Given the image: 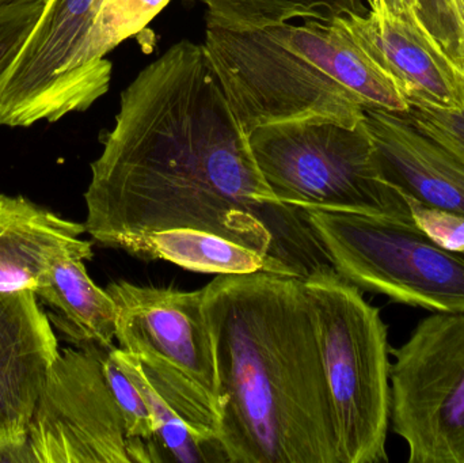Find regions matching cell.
<instances>
[{
	"label": "cell",
	"instance_id": "cell-1",
	"mask_svg": "<svg viewBox=\"0 0 464 463\" xmlns=\"http://www.w3.org/2000/svg\"><path fill=\"white\" fill-rule=\"evenodd\" d=\"M86 233L103 246L173 228L218 234L277 258L299 280L332 265L305 209L265 181L204 45L182 40L121 92L92 163Z\"/></svg>",
	"mask_w": 464,
	"mask_h": 463
},
{
	"label": "cell",
	"instance_id": "cell-2",
	"mask_svg": "<svg viewBox=\"0 0 464 463\" xmlns=\"http://www.w3.org/2000/svg\"><path fill=\"white\" fill-rule=\"evenodd\" d=\"M203 307L228 463H338L303 280L265 272L218 275L204 287Z\"/></svg>",
	"mask_w": 464,
	"mask_h": 463
},
{
	"label": "cell",
	"instance_id": "cell-3",
	"mask_svg": "<svg viewBox=\"0 0 464 463\" xmlns=\"http://www.w3.org/2000/svg\"><path fill=\"white\" fill-rule=\"evenodd\" d=\"M207 57L246 133L324 120L356 127L364 106L406 113L397 84L334 21L250 29L207 24Z\"/></svg>",
	"mask_w": 464,
	"mask_h": 463
},
{
	"label": "cell",
	"instance_id": "cell-4",
	"mask_svg": "<svg viewBox=\"0 0 464 463\" xmlns=\"http://www.w3.org/2000/svg\"><path fill=\"white\" fill-rule=\"evenodd\" d=\"M170 0H46L0 81V125L30 127L84 111L111 86L105 59Z\"/></svg>",
	"mask_w": 464,
	"mask_h": 463
},
{
	"label": "cell",
	"instance_id": "cell-5",
	"mask_svg": "<svg viewBox=\"0 0 464 463\" xmlns=\"http://www.w3.org/2000/svg\"><path fill=\"white\" fill-rule=\"evenodd\" d=\"M313 310L338 463H386L392 416L389 326L332 265L303 280Z\"/></svg>",
	"mask_w": 464,
	"mask_h": 463
},
{
	"label": "cell",
	"instance_id": "cell-6",
	"mask_svg": "<svg viewBox=\"0 0 464 463\" xmlns=\"http://www.w3.org/2000/svg\"><path fill=\"white\" fill-rule=\"evenodd\" d=\"M248 141L262 177L285 206L413 220L405 195L383 176L364 120L356 127L324 120L264 125Z\"/></svg>",
	"mask_w": 464,
	"mask_h": 463
},
{
	"label": "cell",
	"instance_id": "cell-7",
	"mask_svg": "<svg viewBox=\"0 0 464 463\" xmlns=\"http://www.w3.org/2000/svg\"><path fill=\"white\" fill-rule=\"evenodd\" d=\"M305 212L334 271L360 290L430 313L464 312V255L436 244L414 220Z\"/></svg>",
	"mask_w": 464,
	"mask_h": 463
},
{
	"label": "cell",
	"instance_id": "cell-8",
	"mask_svg": "<svg viewBox=\"0 0 464 463\" xmlns=\"http://www.w3.org/2000/svg\"><path fill=\"white\" fill-rule=\"evenodd\" d=\"M390 353V424L408 462L464 463V312L422 318Z\"/></svg>",
	"mask_w": 464,
	"mask_h": 463
},
{
	"label": "cell",
	"instance_id": "cell-9",
	"mask_svg": "<svg viewBox=\"0 0 464 463\" xmlns=\"http://www.w3.org/2000/svg\"><path fill=\"white\" fill-rule=\"evenodd\" d=\"M105 348H67L54 362L27 434L34 463H130V439L103 375Z\"/></svg>",
	"mask_w": 464,
	"mask_h": 463
},
{
	"label": "cell",
	"instance_id": "cell-10",
	"mask_svg": "<svg viewBox=\"0 0 464 463\" xmlns=\"http://www.w3.org/2000/svg\"><path fill=\"white\" fill-rule=\"evenodd\" d=\"M116 304L121 350L168 364L217 404L214 342L204 314V288L182 291L114 282L105 288Z\"/></svg>",
	"mask_w": 464,
	"mask_h": 463
},
{
	"label": "cell",
	"instance_id": "cell-11",
	"mask_svg": "<svg viewBox=\"0 0 464 463\" xmlns=\"http://www.w3.org/2000/svg\"><path fill=\"white\" fill-rule=\"evenodd\" d=\"M34 291L0 293V463L29 462L35 404L60 351Z\"/></svg>",
	"mask_w": 464,
	"mask_h": 463
},
{
	"label": "cell",
	"instance_id": "cell-12",
	"mask_svg": "<svg viewBox=\"0 0 464 463\" xmlns=\"http://www.w3.org/2000/svg\"><path fill=\"white\" fill-rule=\"evenodd\" d=\"M335 22L392 78L411 106L464 109V78L413 13H348Z\"/></svg>",
	"mask_w": 464,
	"mask_h": 463
},
{
	"label": "cell",
	"instance_id": "cell-13",
	"mask_svg": "<svg viewBox=\"0 0 464 463\" xmlns=\"http://www.w3.org/2000/svg\"><path fill=\"white\" fill-rule=\"evenodd\" d=\"M383 176L425 206L464 215V165L402 114L364 106Z\"/></svg>",
	"mask_w": 464,
	"mask_h": 463
},
{
	"label": "cell",
	"instance_id": "cell-14",
	"mask_svg": "<svg viewBox=\"0 0 464 463\" xmlns=\"http://www.w3.org/2000/svg\"><path fill=\"white\" fill-rule=\"evenodd\" d=\"M86 227L57 217L22 196L0 195V293L37 290L65 258L92 260Z\"/></svg>",
	"mask_w": 464,
	"mask_h": 463
},
{
	"label": "cell",
	"instance_id": "cell-15",
	"mask_svg": "<svg viewBox=\"0 0 464 463\" xmlns=\"http://www.w3.org/2000/svg\"><path fill=\"white\" fill-rule=\"evenodd\" d=\"M114 249L146 260H163L203 274H265L295 276L277 258L256 252L218 234L193 228H173L121 239ZM297 279V277H296Z\"/></svg>",
	"mask_w": 464,
	"mask_h": 463
},
{
	"label": "cell",
	"instance_id": "cell-16",
	"mask_svg": "<svg viewBox=\"0 0 464 463\" xmlns=\"http://www.w3.org/2000/svg\"><path fill=\"white\" fill-rule=\"evenodd\" d=\"M35 295L53 310L52 321L72 342L113 348L116 304L108 291L92 282L84 260L57 263L41 280Z\"/></svg>",
	"mask_w": 464,
	"mask_h": 463
},
{
	"label": "cell",
	"instance_id": "cell-17",
	"mask_svg": "<svg viewBox=\"0 0 464 463\" xmlns=\"http://www.w3.org/2000/svg\"><path fill=\"white\" fill-rule=\"evenodd\" d=\"M109 352L140 391L151 413L154 434L146 442L149 463H228L222 443L207 442L190 429L155 391L135 355L116 347Z\"/></svg>",
	"mask_w": 464,
	"mask_h": 463
},
{
	"label": "cell",
	"instance_id": "cell-18",
	"mask_svg": "<svg viewBox=\"0 0 464 463\" xmlns=\"http://www.w3.org/2000/svg\"><path fill=\"white\" fill-rule=\"evenodd\" d=\"M207 7V24L250 29L286 22H330L341 14L362 13L357 0H200Z\"/></svg>",
	"mask_w": 464,
	"mask_h": 463
},
{
	"label": "cell",
	"instance_id": "cell-19",
	"mask_svg": "<svg viewBox=\"0 0 464 463\" xmlns=\"http://www.w3.org/2000/svg\"><path fill=\"white\" fill-rule=\"evenodd\" d=\"M103 375L111 389L124 423L128 439H140L149 442L154 434L151 413L140 391L119 366L109 350L105 351L102 361Z\"/></svg>",
	"mask_w": 464,
	"mask_h": 463
},
{
	"label": "cell",
	"instance_id": "cell-20",
	"mask_svg": "<svg viewBox=\"0 0 464 463\" xmlns=\"http://www.w3.org/2000/svg\"><path fill=\"white\" fill-rule=\"evenodd\" d=\"M417 15L464 78V0H417Z\"/></svg>",
	"mask_w": 464,
	"mask_h": 463
},
{
	"label": "cell",
	"instance_id": "cell-21",
	"mask_svg": "<svg viewBox=\"0 0 464 463\" xmlns=\"http://www.w3.org/2000/svg\"><path fill=\"white\" fill-rule=\"evenodd\" d=\"M46 0L0 5V81L18 56L45 7Z\"/></svg>",
	"mask_w": 464,
	"mask_h": 463
},
{
	"label": "cell",
	"instance_id": "cell-22",
	"mask_svg": "<svg viewBox=\"0 0 464 463\" xmlns=\"http://www.w3.org/2000/svg\"><path fill=\"white\" fill-rule=\"evenodd\" d=\"M400 114L464 165V109L455 111L411 106L406 113Z\"/></svg>",
	"mask_w": 464,
	"mask_h": 463
},
{
	"label": "cell",
	"instance_id": "cell-23",
	"mask_svg": "<svg viewBox=\"0 0 464 463\" xmlns=\"http://www.w3.org/2000/svg\"><path fill=\"white\" fill-rule=\"evenodd\" d=\"M405 198L414 223L432 241L450 252L464 255V215L425 206L408 195Z\"/></svg>",
	"mask_w": 464,
	"mask_h": 463
},
{
	"label": "cell",
	"instance_id": "cell-24",
	"mask_svg": "<svg viewBox=\"0 0 464 463\" xmlns=\"http://www.w3.org/2000/svg\"><path fill=\"white\" fill-rule=\"evenodd\" d=\"M370 10L386 11L392 15L417 13V0H371Z\"/></svg>",
	"mask_w": 464,
	"mask_h": 463
},
{
	"label": "cell",
	"instance_id": "cell-25",
	"mask_svg": "<svg viewBox=\"0 0 464 463\" xmlns=\"http://www.w3.org/2000/svg\"><path fill=\"white\" fill-rule=\"evenodd\" d=\"M22 2V0H0V5H8V3Z\"/></svg>",
	"mask_w": 464,
	"mask_h": 463
},
{
	"label": "cell",
	"instance_id": "cell-26",
	"mask_svg": "<svg viewBox=\"0 0 464 463\" xmlns=\"http://www.w3.org/2000/svg\"><path fill=\"white\" fill-rule=\"evenodd\" d=\"M357 2H359L360 5H362V0H357ZM364 2H367L368 5H371V0H364Z\"/></svg>",
	"mask_w": 464,
	"mask_h": 463
}]
</instances>
